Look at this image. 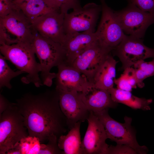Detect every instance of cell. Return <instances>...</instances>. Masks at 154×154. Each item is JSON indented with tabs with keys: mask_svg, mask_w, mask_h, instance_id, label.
Listing matches in <instances>:
<instances>
[{
	"mask_svg": "<svg viewBox=\"0 0 154 154\" xmlns=\"http://www.w3.org/2000/svg\"><path fill=\"white\" fill-rule=\"evenodd\" d=\"M59 100L56 89L37 94L27 93L16 100L29 135L36 137L41 143L53 137L58 138L68 129Z\"/></svg>",
	"mask_w": 154,
	"mask_h": 154,
	"instance_id": "1",
	"label": "cell"
},
{
	"mask_svg": "<svg viewBox=\"0 0 154 154\" xmlns=\"http://www.w3.org/2000/svg\"><path fill=\"white\" fill-rule=\"evenodd\" d=\"M1 54L20 70L27 73L21 79L25 84H33L39 87L43 84L39 73L41 68L35 57L33 43L20 42L10 45H0Z\"/></svg>",
	"mask_w": 154,
	"mask_h": 154,
	"instance_id": "2",
	"label": "cell"
},
{
	"mask_svg": "<svg viewBox=\"0 0 154 154\" xmlns=\"http://www.w3.org/2000/svg\"><path fill=\"white\" fill-rule=\"evenodd\" d=\"M33 33V44L41 66L40 78L43 85L50 87L56 76L50 70L66 62V50L61 44L42 37L34 29Z\"/></svg>",
	"mask_w": 154,
	"mask_h": 154,
	"instance_id": "3",
	"label": "cell"
},
{
	"mask_svg": "<svg viewBox=\"0 0 154 154\" xmlns=\"http://www.w3.org/2000/svg\"><path fill=\"white\" fill-rule=\"evenodd\" d=\"M29 134L16 103H10L0 114V154H6Z\"/></svg>",
	"mask_w": 154,
	"mask_h": 154,
	"instance_id": "4",
	"label": "cell"
},
{
	"mask_svg": "<svg viewBox=\"0 0 154 154\" xmlns=\"http://www.w3.org/2000/svg\"><path fill=\"white\" fill-rule=\"evenodd\" d=\"M33 31L31 22L19 7L8 15L0 17V45L32 43Z\"/></svg>",
	"mask_w": 154,
	"mask_h": 154,
	"instance_id": "5",
	"label": "cell"
},
{
	"mask_svg": "<svg viewBox=\"0 0 154 154\" xmlns=\"http://www.w3.org/2000/svg\"><path fill=\"white\" fill-rule=\"evenodd\" d=\"M109 109L94 113L103 125L108 138L117 144L125 145L133 149L137 154H145L148 151L145 146H141L136 138V133L131 125L132 119L125 116L124 122L120 123L109 115Z\"/></svg>",
	"mask_w": 154,
	"mask_h": 154,
	"instance_id": "6",
	"label": "cell"
},
{
	"mask_svg": "<svg viewBox=\"0 0 154 154\" xmlns=\"http://www.w3.org/2000/svg\"><path fill=\"white\" fill-rule=\"evenodd\" d=\"M114 12L124 33L129 35L141 38L147 28L154 23V13L144 11L131 3Z\"/></svg>",
	"mask_w": 154,
	"mask_h": 154,
	"instance_id": "7",
	"label": "cell"
},
{
	"mask_svg": "<svg viewBox=\"0 0 154 154\" xmlns=\"http://www.w3.org/2000/svg\"><path fill=\"white\" fill-rule=\"evenodd\" d=\"M100 1L102 6L101 17L95 33L100 42L112 51L121 42L125 34L114 11L108 6L106 0H100Z\"/></svg>",
	"mask_w": 154,
	"mask_h": 154,
	"instance_id": "8",
	"label": "cell"
},
{
	"mask_svg": "<svg viewBox=\"0 0 154 154\" xmlns=\"http://www.w3.org/2000/svg\"><path fill=\"white\" fill-rule=\"evenodd\" d=\"M101 11V5L91 2L64 14V29L65 34L87 31L94 32Z\"/></svg>",
	"mask_w": 154,
	"mask_h": 154,
	"instance_id": "9",
	"label": "cell"
},
{
	"mask_svg": "<svg viewBox=\"0 0 154 154\" xmlns=\"http://www.w3.org/2000/svg\"><path fill=\"white\" fill-rule=\"evenodd\" d=\"M111 52L119 58L123 70L132 67L140 60L154 58V47L151 48L146 46L141 38L126 35Z\"/></svg>",
	"mask_w": 154,
	"mask_h": 154,
	"instance_id": "10",
	"label": "cell"
},
{
	"mask_svg": "<svg viewBox=\"0 0 154 154\" xmlns=\"http://www.w3.org/2000/svg\"><path fill=\"white\" fill-rule=\"evenodd\" d=\"M88 126L82 141L83 154H106L108 145L104 127L97 117L90 112L87 119Z\"/></svg>",
	"mask_w": 154,
	"mask_h": 154,
	"instance_id": "11",
	"label": "cell"
},
{
	"mask_svg": "<svg viewBox=\"0 0 154 154\" xmlns=\"http://www.w3.org/2000/svg\"><path fill=\"white\" fill-rule=\"evenodd\" d=\"M57 90L60 107L66 118L69 129L77 123L83 122L87 119L90 112L82 100L80 92Z\"/></svg>",
	"mask_w": 154,
	"mask_h": 154,
	"instance_id": "12",
	"label": "cell"
},
{
	"mask_svg": "<svg viewBox=\"0 0 154 154\" xmlns=\"http://www.w3.org/2000/svg\"><path fill=\"white\" fill-rule=\"evenodd\" d=\"M64 16L60 10L51 11L34 20L32 22V26L42 37L62 45L65 37Z\"/></svg>",
	"mask_w": 154,
	"mask_h": 154,
	"instance_id": "13",
	"label": "cell"
},
{
	"mask_svg": "<svg viewBox=\"0 0 154 154\" xmlns=\"http://www.w3.org/2000/svg\"><path fill=\"white\" fill-rule=\"evenodd\" d=\"M112 50L98 40L78 56L72 65L78 70L90 83L96 71Z\"/></svg>",
	"mask_w": 154,
	"mask_h": 154,
	"instance_id": "14",
	"label": "cell"
},
{
	"mask_svg": "<svg viewBox=\"0 0 154 154\" xmlns=\"http://www.w3.org/2000/svg\"><path fill=\"white\" fill-rule=\"evenodd\" d=\"M56 88L58 90L82 92L89 84L87 78L78 70L66 62L57 66Z\"/></svg>",
	"mask_w": 154,
	"mask_h": 154,
	"instance_id": "15",
	"label": "cell"
},
{
	"mask_svg": "<svg viewBox=\"0 0 154 154\" xmlns=\"http://www.w3.org/2000/svg\"><path fill=\"white\" fill-rule=\"evenodd\" d=\"M97 40L95 32L92 31L65 35L62 46L66 52V62L71 65L78 56Z\"/></svg>",
	"mask_w": 154,
	"mask_h": 154,
	"instance_id": "16",
	"label": "cell"
},
{
	"mask_svg": "<svg viewBox=\"0 0 154 154\" xmlns=\"http://www.w3.org/2000/svg\"><path fill=\"white\" fill-rule=\"evenodd\" d=\"M83 102L88 110L96 113L116 107L118 103L112 99L108 90L98 88L90 83L80 92Z\"/></svg>",
	"mask_w": 154,
	"mask_h": 154,
	"instance_id": "17",
	"label": "cell"
},
{
	"mask_svg": "<svg viewBox=\"0 0 154 154\" xmlns=\"http://www.w3.org/2000/svg\"><path fill=\"white\" fill-rule=\"evenodd\" d=\"M117 62L111 53L108 54L94 74L90 83L107 90L114 87Z\"/></svg>",
	"mask_w": 154,
	"mask_h": 154,
	"instance_id": "18",
	"label": "cell"
},
{
	"mask_svg": "<svg viewBox=\"0 0 154 154\" xmlns=\"http://www.w3.org/2000/svg\"><path fill=\"white\" fill-rule=\"evenodd\" d=\"M112 100L115 102L121 103L134 109L148 110L153 102L151 99L139 98L133 95L131 92L122 90L114 87L108 90Z\"/></svg>",
	"mask_w": 154,
	"mask_h": 154,
	"instance_id": "19",
	"label": "cell"
},
{
	"mask_svg": "<svg viewBox=\"0 0 154 154\" xmlns=\"http://www.w3.org/2000/svg\"><path fill=\"white\" fill-rule=\"evenodd\" d=\"M81 123H77L67 135H62L58 138V146L64 154H83L80 132Z\"/></svg>",
	"mask_w": 154,
	"mask_h": 154,
	"instance_id": "20",
	"label": "cell"
},
{
	"mask_svg": "<svg viewBox=\"0 0 154 154\" xmlns=\"http://www.w3.org/2000/svg\"><path fill=\"white\" fill-rule=\"evenodd\" d=\"M18 6L31 23L45 14L56 10H60L50 0H30Z\"/></svg>",
	"mask_w": 154,
	"mask_h": 154,
	"instance_id": "21",
	"label": "cell"
},
{
	"mask_svg": "<svg viewBox=\"0 0 154 154\" xmlns=\"http://www.w3.org/2000/svg\"><path fill=\"white\" fill-rule=\"evenodd\" d=\"M137 79V86L141 88L144 87L143 81L146 78L154 75V58L151 61L140 60L133 66Z\"/></svg>",
	"mask_w": 154,
	"mask_h": 154,
	"instance_id": "22",
	"label": "cell"
},
{
	"mask_svg": "<svg viewBox=\"0 0 154 154\" xmlns=\"http://www.w3.org/2000/svg\"><path fill=\"white\" fill-rule=\"evenodd\" d=\"M114 84L118 89L131 92L132 89L136 88L137 83L134 69L133 67L127 68L118 78L115 79Z\"/></svg>",
	"mask_w": 154,
	"mask_h": 154,
	"instance_id": "23",
	"label": "cell"
},
{
	"mask_svg": "<svg viewBox=\"0 0 154 154\" xmlns=\"http://www.w3.org/2000/svg\"><path fill=\"white\" fill-rule=\"evenodd\" d=\"M6 59L1 54H0V88L6 87L9 89L12 88L10 83L11 80L21 74L24 73L18 70L15 71L7 64Z\"/></svg>",
	"mask_w": 154,
	"mask_h": 154,
	"instance_id": "24",
	"label": "cell"
},
{
	"mask_svg": "<svg viewBox=\"0 0 154 154\" xmlns=\"http://www.w3.org/2000/svg\"><path fill=\"white\" fill-rule=\"evenodd\" d=\"M40 143L35 137L29 135L22 139L19 142L22 154H38Z\"/></svg>",
	"mask_w": 154,
	"mask_h": 154,
	"instance_id": "25",
	"label": "cell"
},
{
	"mask_svg": "<svg viewBox=\"0 0 154 154\" xmlns=\"http://www.w3.org/2000/svg\"><path fill=\"white\" fill-rule=\"evenodd\" d=\"M58 139L53 137L48 139L47 144L40 143L38 154H64L63 151L58 146Z\"/></svg>",
	"mask_w": 154,
	"mask_h": 154,
	"instance_id": "26",
	"label": "cell"
},
{
	"mask_svg": "<svg viewBox=\"0 0 154 154\" xmlns=\"http://www.w3.org/2000/svg\"><path fill=\"white\" fill-rule=\"evenodd\" d=\"M60 9L61 12L64 14L68 13L71 9H73L82 7L79 0H51Z\"/></svg>",
	"mask_w": 154,
	"mask_h": 154,
	"instance_id": "27",
	"label": "cell"
},
{
	"mask_svg": "<svg viewBox=\"0 0 154 154\" xmlns=\"http://www.w3.org/2000/svg\"><path fill=\"white\" fill-rule=\"evenodd\" d=\"M136 154L132 148L125 145L117 144L116 146L109 145L106 154Z\"/></svg>",
	"mask_w": 154,
	"mask_h": 154,
	"instance_id": "28",
	"label": "cell"
},
{
	"mask_svg": "<svg viewBox=\"0 0 154 154\" xmlns=\"http://www.w3.org/2000/svg\"><path fill=\"white\" fill-rule=\"evenodd\" d=\"M127 0L144 11L154 13V0Z\"/></svg>",
	"mask_w": 154,
	"mask_h": 154,
	"instance_id": "29",
	"label": "cell"
},
{
	"mask_svg": "<svg viewBox=\"0 0 154 154\" xmlns=\"http://www.w3.org/2000/svg\"><path fill=\"white\" fill-rule=\"evenodd\" d=\"M19 7L13 0H0V17L8 15Z\"/></svg>",
	"mask_w": 154,
	"mask_h": 154,
	"instance_id": "30",
	"label": "cell"
},
{
	"mask_svg": "<svg viewBox=\"0 0 154 154\" xmlns=\"http://www.w3.org/2000/svg\"><path fill=\"white\" fill-rule=\"evenodd\" d=\"M10 102L1 94H0V114L7 108Z\"/></svg>",
	"mask_w": 154,
	"mask_h": 154,
	"instance_id": "31",
	"label": "cell"
},
{
	"mask_svg": "<svg viewBox=\"0 0 154 154\" xmlns=\"http://www.w3.org/2000/svg\"><path fill=\"white\" fill-rule=\"evenodd\" d=\"M6 154H22L19 142L17 143L13 148L9 150Z\"/></svg>",
	"mask_w": 154,
	"mask_h": 154,
	"instance_id": "32",
	"label": "cell"
},
{
	"mask_svg": "<svg viewBox=\"0 0 154 154\" xmlns=\"http://www.w3.org/2000/svg\"><path fill=\"white\" fill-rule=\"evenodd\" d=\"M13 2L17 5H21L30 0H13Z\"/></svg>",
	"mask_w": 154,
	"mask_h": 154,
	"instance_id": "33",
	"label": "cell"
}]
</instances>
